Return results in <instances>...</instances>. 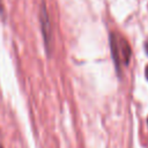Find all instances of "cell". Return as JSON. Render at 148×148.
<instances>
[{"label": "cell", "mask_w": 148, "mask_h": 148, "mask_svg": "<svg viewBox=\"0 0 148 148\" xmlns=\"http://www.w3.org/2000/svg\"><path fill=\"white\" fill-rule=\"evenodd\" d=\"M110 50H111V56L114 62V67L120 74V66H127L132 56V51L130 47L128 42L120 35L116 32L110 34Z\"/></svg>", "instance_id": "6da1fadb"}, {"label": "cell", "mask_w": 148, "mask_h": 148, "mask_svg": "<svg viewBox=\"0 0 148 148\" xmlns=\"http://www.w3.org/2000/svg\"><path fill=\"white\" fill-rule=\"evenodd\" d=\"M147 123H148V119H147Z\"/></svg>", "instance_id": "52a82bcc"}, {"label": "cell", "mask_w": 148, "mask_h": 148, "mask_svg": "<svg viewBox=\"0 0 148 148\" xmlns=\"http://www.w3.org/2000/svg\"><path fill=\"white\" fill-rule=\"evenodd\" d=\"M0 139H1V133H0ZM0 148H3L2 147V143H1V140H0Z\"/></svg>", "instance_id": "8992f818"}, {"label": "cell", "mask_w": 148, "mask_h": 148, "mask_svg": "<svg viewBox=\"0 0 148 148\" xmlns=\"http://www.w3.org/2000/svg\"><path fill=\"white\" fill-rule=\"evenodd\" d=\"M39 22H40V29L44 38V44H45V50L47 54L50 56L51 53V47H52V29H51V22L47 13V8L45 3H42L40 7V13H39Z\"/></svg>", "instance_id": "7a4b0ae2"}, {"label": "cell", "mask_w": 148, "mask_h": 148, "mask_svg": "<svg viewBox=\"0 0 148 148\" xmlns=\"http://www.w3.org/2000/svg\"><path fill=\"white\" fill-rule=\"evenodd\" d=\"M145 73H146V77L148 79V66L146 67V69H145Z\"/></svg>", "instance_id": "5b68a950"}, {"label": "cell", "mask_w": 148, "mask_h": 148, "mask_svg": "<svg viewBox=\"0 0 148 148\" xmlns=\"http://www.w3.org/2000/svg\"><path fill=\"white\" fill-rule=\"evenodd\" d=\"M0 14L3 16V14H5V12H3V5H2V1L0 0Z\"/></svg>", "instance_id": "3957f363"}, {"label": "cell", "mask_w": 148, "mask_h": 148, "mask_svg": "<svg viewBox=\"0 0 148 148\" xmlns=\"http://www.w3.org/2000/svg\"><path fill=\"white\" fill-rule=\"evenodd\" d=\"M145 50H146V53L148 54V40L145 43Z\"/></svg>", "instance_id": "277c9868"}]
</instances>
